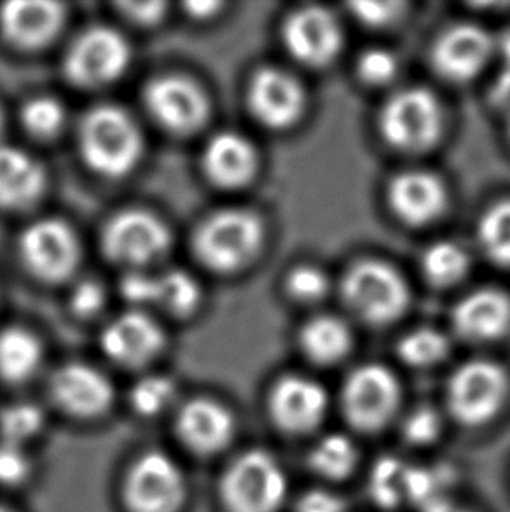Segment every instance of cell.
<instances>
[{"instance_id":"cell-46","label":"cell","mask_w":510,"mask_h":512,"mask_svg":"<svg viewBox=\"0 0 510 512\" xmlns=\"http://www.w3.org/2000/svg\"><path fill=\"white\" fill-rule=\"evenodd\" d=\"M219 7H221V4H217V2H193V4H187V11L193 16L205 18V16L214 13L215 9H219Z\"/></svg>"},{"instance_id":"cell-4","label":"cell","mask_w":510,"mask_h":512,"mask_svg":"<svg viewBox=\"0 0 510 512\" xmlns=\"http://www.w3.org/2000/svg\"><path fill=\"white\" fill-rule=\"evenodd\" d=\"M343 296L353 312L371 324L392 322L409 303V289L399 271L376 261L355 264L348 271Z\"/></svg>"},{"instance_id":"cell-40","label":"cell","mask_w":510,"mask_h":512,"mask_svg":"<svg viewBox=\"0 0 510 512\" xmlns=\"http://www.w3.org/2000/svg\"><path fill=\"white\" fill-rule=\"evenodd\" d=\"M28 460L21 446L0 441V483L14 485L27 478Z\"/></svg>"},{"instance_id":"cell-27","label":"cell","mask_w":510,"mask_h":512,"mask_svg":"<svg viewBox=\"0 0 510 512\" xmlns=\"http://www.w3.org/2000/svg\"><path fill=\"white\" fill-rule=\"evenodd\" d=\"M41 357V345L34 334L20 327L0 333V374L4 380H27L37 371Z\"/></svg>"},{"instance_id":"cell-21","label":"cell","mask_w":510,"mask_h":512,"mask_svg":"<svg viewBox=\"0 0 510 512\" xmlns=\"http://www.w3.org/2000/svg\"><path fill=\"white\" fill-rule=\"evenodd\" d=\"M388 201L402 221L420 226L441 214L446 205V189L432 173L404 172L392 180Z\"/></svg>"},{"instance_id":"cell-12","label":"cell","mask_w":510,"mask_h":512,"mask_svg":"<svg viewBox=\"0 0 510 512\" xmlns=\"http://www.w3.org/2000/svg\"><path fill=\"white\" fill-rule=\"evenodd\" d=\"M145 105L159 125L175 133H191L208 116L207 95L182 76H163L145 88Z\"/></svg>"},{"instance_id":"cell-24","label":"cell","mask_w":510,"mask_h":512,"mask_svg":"<svg viewBox=\"0 0 510 512\" xmlns=\"http://www.w3.org/2000/svg\"><path fill=\"white\" fill-rule=\"evenodd\" d=\"M453 322L469 340L498 338L510 327L509 296L493 289L472 292L456 305Z\"/></svg>"},{"instance_id":"cell-16","label":"cell","mask_w":510,"mask_h":512,"mask_svg":"<svg viewBox=\"0 0 510 512\" xmlns=\"http://www.w3.org/2000/svg\"><path fill=\"white\" fill-rule=\"evenodd\" d=\"M121 292L135 305L163 306L173 315H187L200 303V287L186 271H166L158 277L130 273L121 282Z\"/></svg>"},{"instance_id":"cell-34","label":"cell","mask_w":510,"mask_h":512,"mask_svg":"<svg viewBox=\"0 0 510 512\" xmlns=\"http://www.w3.org/2000/svg\"><path fill=\"white\" fill-rule=\"evenodd\" d=\"M44 423L41 409L34 404H13L0 415V432L7 443L21 444L32 439Z\"/></svg>"},{"instance_id":"cell-29","label":"cell","mask_w":510,"mask_h":512,"mask_svg":"<svg viewBox=\"0 0 510 512\" xmlns=\"http://www.w3.org/2000/svg\"><path fill=\"white\" fill-rule=\"evenodd\" d=\"M357 464V448L346 436L332 434L315 446L311 465L315 471L329 479L346 478Z\"/></svg>"},{"instance_id":"cell-15","label":"cell","mask_w":510,"mask_h":512,"mask_svg":"<svg viewBox=\"0 0 510 512\" xmlns=\"http://www.w3.org/2000/svg\"><path fill=\"white\" fill-rule=\"evenodd\" d=\"M249 104L255 118L264 125L287 128L303 112V88L282 70L262 69L250 83Z\"/></svg>"},{"instance_id":"cell-3","label":"cell","mask_w":510,"mask_h":512,"mask_svg":"<svg viewBox=\"0 0 510 512\" xmlns=\"http://www.w3.org/2000/svg\"><path fill=\"white\" fill-rule=\"evenodd\" d=\"M285 495V472L266 451L245 453L222 481V497L231 512H276Z\"/></svg>"},{"instance_id":"cell-38","label":"cell","mask_w":510,"mask_h":512,"mask_svg":"<svg viewBox=\"0 0 510 512\" xmlns=\"http://www.w3.org/2000/svg\"><path fill=\"white\" fill-rule=\"evenodd\" d=\"M397 74V60L385 49H369L359 60V76L369 84H385Z\"/></svg>"},{"instance_id":"cell-13","label":"cell","mask_w":510,"mask_h":512,"mask_svg":"<svg viewBox=\"0 0 510 512\" xmlns=\"http://www.w3.org/2000/svg\"><path fill=\"white\" fill-rule=\"evenodd\" d=\"M285 46L299 62L322 67L332 62L343 44L338 21L322 7H304L283 28Z\"/></svg>"},{"instance_id":"cell-6","label":"cell","mask_w":510,"mask_h":512,"mask_svg":"<svg viewBox=\"0 0 510 512\" xmlns=\"http://www.w3.org/2000/svg\"><path fill=\"white\" fill-rule=\"evenodd\" d=\"M130 56L128 42L116 30L90 28L70 46L65 72L79 86H102L125 72Z\"/></svg>"},{"instance_id":"cell-49","label":"cell","mask_w":510,"mask_h":512,"mask_svg":"<svg viewBox=\"0 0 510 512\" xmlns=\"http://www.w3.org/2000/svg\"><path fill=\"white\" fill-rule=\"evenodd\" d=\"M0 512H13V511H9V509H6V507H0Z\"/></svg>"},{"instance_id":"cell-20","label":"cell","mask_w":510,"mask_h":512,"mask_svg":"<svg viewBox=\"0 0 510 512\" xmlns=\"http://www.w3.org/2000/svg\"><path fill=\"white\" fill-rule=\"evenodd\" d=\"M56 402L77 416H97L109 408L112 387L104 374L84 364H69L51 380Z\"/></svg>"},{"instance_id":"cell-42","label":"cell","mask_w":510,"mask_h":512,"mask_svg":"<svg viewBox=\"0 0 510 512\" xmlns=\"http://www.w3.org/2000/svg\"><path fill=\"white\" fill-rule=\"evenodd\" d=\"M104 301V289L95 280H86L83 284L77 285L76 291L72 294V306L79 315H93L100 312Z\"/></svg>"},{"instance_id":"cell-43","label":"cell","mask_w":510,"mask_h":512,"mask_svg":"<svg viewBox=\"0 0 510 512\" xmlns=\"http://www.w3.org/2000/svg\"><path fill=\"white\" fill-rule=\"evenodd\" d=\"M297 512H345V502L334 493L317 490L304 495Z\"/></svg>"},{"instance_id":"cell-5","label":"cell","mask_w":510,"mask_h":512,"mask_svg":"<svg viewBox=\"0 0 510 512\" xmlns=\"http://www.w3.org/2000/svg\"><path fill=\"white\" fill-rule=\"evenodd\" d=\"M442 111L437 98L423 88H407L390 98L381 114V132L392 146L421 151L439 139Z\"/></svg>"},{"instance_id":"cell-2","label":"cell","mask_w":510,"mask_h":512,"mask_svg":"<svg viewBox=\"0 0 510 512\" xmlns=\"http://www.w3.org/2000/svg\"><path fill=\"white\" fill-rule=\"evenodd\" d=\"M262 224L247 210H222L210 215L194 236V249L212 270L233 271L249 263L259 250Z\"/></svg>"},{"instance_id":"cell-10","label":"cell","mask_w":510,"mask_h":512,"mask_svg":"<svg viewBox=\"0 0 510 512\" xmlns=\"http://www.w3.org/2000/svg\"><path fill=\"white\" fill-rule=\"evenodd\" d=\"M399 399V383L383 366L360 367L346 383V415L360 430H378L390 422Z\"/></svg>"},{"instance_id":"cell-17","label":"cell","mask_w":510,"mask_h":512,"mask_svg":"<svg viewBox=\"0 0 510 512\" xmlns=\"http://www.w3.org/2000/svg\"><path fill=\"white\" fill-rule=\"evenodd\" d=\"M327 411V394L317 381L287 376L276 383L271 394V413L276 423L289 432H308L322 422Z\"/></svg>"},{"instance_id":"cell-14","label":"cell","mask_w":510,"mask_h":512,"mask_svg":"<svg viewBox=\"0 0 510 512\" xmlns=\"http://www.w3.org/2000/svg\"><path fill=\"white\" fill-rule=\"evenodd\" d=\"M493 53V41L483 28L458 25L449 28L435 44V69L449 81L463 83L476 77Z\"/></svg>"},{"instance_id":"cell-8","label":"cell","mask_w":510,"mask_h":512,"mask_svg":"<svg viewBox=\"0 0 510 512\" xmlns=\"http://www.w3.org/2000/svg\"><path fill=\"white\" fill-rule=\"evenodd\" d=\"M125 493L131 512H177L186 497V481L172 458L151 451L133 465Z\"/></svg>"},{"instance_id":"cell-33","label":"cell","mask_w":510,"mask_h":512,"mask_svg":"<svg viewBox=\"0 0 510 512\" xmlns=\"http://www.w3.org/2000/svg\"><path fill=\"white\" fill-rule=\"evenodd\" d=\"M400 357L416 367L432 366L448 353V341L434 329H420L400 343Z\"/></svg>"},{"instance_id":"cell-44","label":"cell","mask_w":510,"mask_h":512,"mask_svg":"<svg viewBox=\"0 0 510 512\" xmlns=\"http://www.w3.org/2000/svg\"><path fill=\"white\" fill-rule=\"evenodd\" d=\"M121 7H123L126 16H130L131 20L144 23V25L156 23V21L163 18V13H165L163 2H125Z\"/></svg>"},{"instance_id":"cell-9","label":"cell","mask_w":510,"mask_h":512,"mask_svg":"<svg viewBox=\"0 0 510 512\" xmlns=\"http://www.w3.org/2000/svg\"><path fill=\"white\" fill-rule=\"evenodd\" d=\"M170 242L165 222L145 210H128L105 226V254L121 264L151 263L165 254Z\"/></svg>"},{"instance_id":"cell-1","label":"cell","mask_w":510,"mask_h":512,"mask_svg":"<svg viewBox=\"0 0 510 512\" xmlns=\"http://www.w3.org/2000/svg\"><path fill=\"white\" fill-rule=\"evenodd\" d=\"M79 146L93 170L119 177L137 165L144 142L128 112L114 105H100L84 116Z\"/></svg>"},{"instance_id":"cell-30","label":"cell","mask_w":510,"mask_h":512,"mask_svg":"<svg viewBox=\"0 0 510 512\" xmlns=\"http://www.w3.org/2000/svg\"><path fill=\"white\" fill-rule=\"evenodd\" d=\"M469 270L467 252L451 242L432 245L423 256V271L430 282L437 285L456 284Z\"/></svg>"},{"instance_id":"cell-41","label":"cell","mask_w":510,"mask_h":512,"mask_svg":"<svg viewBox=\"0 0 510 512\" xmlns=\"http://www.w3.org/2000/svg\"><path fill=\"white\" fill-rule=\"evenodd\" d=\"M353 13L367 25H386L399 16L402 4L399 2H357L352 4Z\"/></svg>"},{"instance_id":"cell-31","label":"cell","mask_w":510,"mask_h":512,"mask_svg":"<svg viewBox=\"0 0 510 512\" xmlns=\"http://www.w3.org/2000/svg\"><path fill=\"white\" fill-rule=\"evenodd\" d=\"M479 242L495 263L510 266V200L497 203L483 215Z\"/></svg>"},{"instance_id":"cell-48","label":"cell","mask_w":510,"mask_h":512,"mask_svg":"<svg viewBox=\"0 0 510 512\" xmlns=\"http://www.w3.org/2000/svg\"><path fill=\"white\" fill-rule=\"evenodd\" d=\"M2 128H4V111L0 107V132H2Z\"/></svg>"},{"instance_id":"cell-7","label":"cell","mask_w":510,"mask_h":512,"mask_svg":"<svg viewBox=\"0 0 510 512\" xmlns=\"http://www.w3.org/2000/svg\"><path fill=\"white\" fill-rule=\"evenodd\" d=\"M507 394V376L493 362L474 360L449 381V408L460 422L479 425L497 415Z\"/></svg>"},{"instance_id":"cell-28","label":"cell","mask_w":510,"mask_h":512,"mask_svg":"<svg viewBox=\"0 0 510 512\" xmlns=\"http://www.w3.org/2000/svg\"><path fill=\"white\" fill-rule=\"evenodd\" d=\"M409 472L411 465L404 464L399 458H381L374 465L371 474V495L376 504L386 509L407 502L409 493Z\"/></svg>"},{"instance_id":"cell-22","label":"cell","mask_w":510,"mask_h":512,"mask_svg":"<svg viewBox=\"0 0 510 512\" xmlns=\"http://www.w3.org/2000/svg\"><path fill=\"white\" fill-rule=\"evenodd\" d=\"M235 420L222 404L207 399L189 402L180 411L179 434L198 453H215L231 441Z\"/></svg>"},{"instance_id":"cell-36","label":"cell","mask_w":510,"mask_h":512,"mask_svg":"<svg viewBox=\"0 0 510 512\" xmlns=\"http://www.w3.org/2000/svg\"><path fill=\"white\" fill-rule=\"evenodd\" d=\"M175 397V385L165 376H149L138 381L137 387L131 392L133 408L140 415L154 416L165 411Z\"/></svg>"},{"instance_id":"cell-18","label":"cell","mask_w":510,"mask_h":512,"mask_svg":"<svg viewBox=\"0 0 510 512\" xmlns=\"http://www.w3.org/2000/svg\"><path fill=\"white\" fill-rule=\"evenodd\" d=\"M165 343L156 320L142 312H130L114 320L102 336L104 352L125 366H142L154 359Z\"/></svg>"},{"instance_id":"cell-32","label":"cell","mask_w":510,"mask_h":512,"mask_svg":"<svg viewBox=\"0 0 510 512\" xmlns=\"http://www.w3.org/2000/svg\"><path fill=\"white\" fill-rule=\"evenodd\" d=\"M453 474L446 467H411L407 502L418 506L421 512L441 506L446 499V490Z\"/></svg>"},{"instance_id":"cell-26","label":"cell","mask_w":510,"mask_h":512,"mask_svg":"<svg viewBox=\"0 0 510 512\" xmlns=\"http://www.w3.org/2000/svg\"><path fill=\"white\" fill-rule=\"evenodd\" d=\"M350 343L352 336L348 327L334 317L313 319L301 331L304 353L318 364H332L343 359L350 350Z\"/></svg>"},{"instance_id":"cell-39","label":"cell","mask_w":510,"mask_h":512,"mask_svg":"<svg viewBox=\"0 0 510 512\" xmlns=\"http://www.w3.org/2000/svg\"><path fill=\"white\" fill-rule=\"evenodd\" d=\"M404 434L413 444L434 443L441 434V418L434 409H418L407 418Z\"/></svg>"},{"instance_id":"cell-35","label":"cell","mask_w":510,"mask_h":512,"mask_svg":"<svg viewBox=\"0 0 510 512\" xmlns=\"http://www.w3.org/2000/svg\"><path fill=\"white\" fill-rule=\"evenodd\" d=\"M23 125L28 132L35 137H53L60 132L65 119V112L60 102H56L55 98L39 97L30 100L25 109L21 112Z\"/></svg>"},{"instance_id":"cell-37","label":"cell","mask_w":510,"mask_h":512,"mask_svg":"<svg viewBox=\"0 0 510 512\" xmlns=\"http://www.w3.org/2000/svg\"><path fill=\"white\" fill-rule=\"evenodd\" d=\"M327 277L324 271L313 266H299L292 270L287 280L290 294L301 301H315L324 296L327 291Z\"/></svg>"},{"instance_id":"cell-19","label":"cell","mask_w":510,"mask_h":512,"mask_svg":"<svg viewBox=\"0 0 510 512\" xmlns=\"http://www.w3.org/2000/svg\"><path fill=\"white\" fill-rule=\"evenodd\" d=\"M62 4L49 0H14L0 11V25L9 41L21 48L48 44L62 28Z\"/></svg>"},{"instance_id":"cell-45","label":"cell","mask_w":510,"mask_h":512,"mask_svg":"<svg viewBox=\"0 0 510 512\" xmlns=\"http://www.w3.org/2000/svg\"><path fill=\"white\" fill-rule=\"evenodd\" d=\"M500 51H502V72L495 84L493 98L502 102L510 97V34L505 35L500 42Z\"/></svg>"},{"instance_id":"cell-25","label":"cell","mask_w":510,"mask_h":512,"mask_svg":"<svg viewBox=\"0 0 510 512\" xmlns=\"http://www.w3.org/2000/svg\"><path fill=\"white\" fill-rule=\"evenodd\" d=\"M208 177L224 187L247 184L257 170V153L238 133L224 132L208 142L203 156Z\"/></svg>"},{"instance_id":"cell-11","label":"cell","mask_w":510,"mask_h":512,"mask_svg":"<svg viewBox=\"0 0 510 512\" xmlns=\"http://www.w3.org/2000/svg\"><path fill=\"white\" fill-rule=\"evenodd\" d=\"M21 254L37 277L58 282L70 277L79 261V242L67 222L37 221L21 236Z\"/></svg>"},{"instance_id":"cell-23","label":"cell","mask_w":510,"mask_h":512,"mask_svg":"<svg viewBox=\"0 0 510 512\" xmlns=\"http://www.w3.org/2000/svg\"><path fill=\"white\" fill-rule=\"evenodd\" d=\"M44 187V168L30 154L18 147L0 146V207H30L41 198Z\"/></svg>"},{"instance_id":"cell-47","label":"cell","mask_w":510,"mask_h":512,"mask_svg":"<svg viewBox=\"0 0 510 512\" xmlns=\"http://www.w3.org/2000/svg\"><path fill=\"white\" fill-rule=\"evenodd\" d=\"M425 512H467L463 511V509H458V507L453 506V504H449V502H444L441 506L432 507V509H428Z\"/></svg>"}]
</instances>
